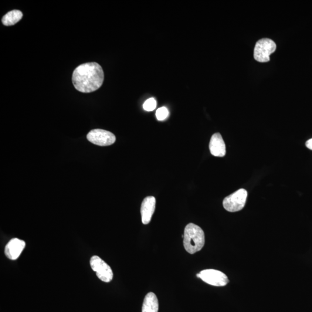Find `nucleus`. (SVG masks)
<instances>
[{"instance_id": "obj_7", "label": "nucleus", "mask_w": 312, "mask_h": 312, "mask_svg": "<svg viewBox=\"0 0 312 312\" xmlns=\"http://www.w3.org/2000/svg\"><path fill=\"white\" fill-rule=\"evenodd\" d=\"M87 139L91 143L100 147L113 145L116 141V137L113 133L102 129L91 130L87 135Z\"/></svg>"}, {"instance_id": "obj_4", "label": "nucleus", "mask_w": 312, "mask_h": 312, "mask_svg": "<svg viewBox=\"0 0 312 312\" xmlns=\"http://www.w3.org/2000/svg\"><path fill=\"white\" fill-rule=\"evenodd\" d=\"M247 196V192L245 189L238 190L224 199V208L230 212L240 211L246 204Z\"/></svg>"}, {"instance_id": "obj_11", "label": "nucleus", "mask_w": 312, "mask_h": 312, "mask_svg": "<svg viewBox=\"0 0 312 312\" xmlns=\"http://www.w3.org/2000/svg\"><path fill=\"white\" fill-rule=\"evenodd\" d=\"M158 301L157 297L154 293H149L145 296L143 305H142V312H158Z\"/></svg>"}, {"instance_id": "obj_10", "label": "nucleus", "mask_w": 312, "mask_h": 312, "mask_svg": "<svg viewBox=\"0 0 312 312\" xmlns=\"http://www.w3.org/2000/svg\"><path fill=\"white\" fill-rule=\"evenodd\" d=\"M209 150L215 157H223L226 155V145L221 134L217 133L212 135L210 141Z\"/></svg>"}, {"instance_id": "obj_12", "label": "nucleus", "mask_w": 312, "mask_h": 312, "mask_svg": "<svg viewBox=\"0 0 312 312\" xmlns=\"http://www.w3.org/2000/svg\"><path fill=\"white\" fill-rule=\"evenodd\" d=\"M23 13L19 10H12L2 17V23L6 26H13L23 18Z\"/></svg>"}, {"instance_id": "obj_1", "label": "nucleus", "mask_w": 312, "mask_h": 312, "mask_svg": "<svg viewBox=\"0 0 312 312\" xmlns=\"http://www.w3.org/2000/svg\"><path fill=\"white\" fill-rule=\"evenodd\" d=\"M73 83L77 90L89 93L99 89L104 80L103 68L96 62L81 64L74 71Z\"/></svg>"}, {"instance_id": "obj_2", "label": "nucleus", "mask_w": 312, "mask_h": 312, "mask_svg": "<svg viewBox=\"0 0 312 312\" xmlns=\"http://www.w3.org/2000/svg\"><path fill=\"white\" fill-rule=\"evenodd\" d=\"M205 245V234L201 227L193 223L186 226L184 235L185 249L190 254L201 250Z\"/></svg>"}, {"instance_id": "obj_9", "label": "nucleus", "mask_w": 312, "mask_h": 312, "mask_svg": "<svg viewBox=\"0 0 312 312\" xmlns=\"http://www.w3.org/2000/svg\"><path fill=\"white\" fill-rule=\"evenodd\" d=\"M156 198L149 196L142 201L141 208L142 222L144 225H148L151 222L152 216L156 208Z\"/></svg>"}, {"instance_id": "obj_5", "label": "nucleus", "mask_w": 312, "mask_h": 312, "mask_svg": "<svg viewBox=\"0 0 312 312\" xmlns=\"http://www.w3.org/2000/svg\"><path fill=\"white\" fill-rule=\"evenodd\" d=\"M90 263L91 269L96 273L98 279L106 283H109L113 279V270L100 257L93 256L91 258Z\"/></svg>"}, {"instance_id": "obj_6", "label": "nucleus", "mask_w": 312, "mask_h": 312, "mask_svg": "<svg viewBox=\"0 0 312 312\" xmlns=\"http://www.w3.org/2000/svg\"><path fill=\"white\" fill-rule=\"evenodd\" d=\"M196 276L200 278L207 284L213 286H225L229 282L228 277L221 271L215 270H205L196 274Z\"/></svg>"}, {"instance_id": "obj_8", "label": "nucleus", "mask_w": 312, "mask_h": 312, "mask_svg": "<svg viewBox=\"0 0 312 312\" xmlns=\"http://www.w3.org/2000/svg\"><path fill=\"white\" fill-rule=\"evenodd\" d=\"M25 247L26 243L24 240L18 238L12 239L5 247V256L10 260L18 259Z\"/></svg>"}, {"instance_id": "obj_15", "label": "nucleus", "mask_w": 312, "mask_h": 312, "mask_svg": "<svg viewBox=\"0 0 312 312\" xmlns=\"http://www.w3.org/2000/svg\"><path fill=\"white\" fill-rule=\"evenodd\" d=\"M306 147L312 151V138L307 141Z\"/></svg>"}, {"instance_id": "obj_3", "label": "nucleus", "mask_w": 312, "mask_h": 312, "mask_svg": "<svg viewBox=\"0 0 312 312\" xmlns=\"http://www.w3.org/2000/svg\"><path fill=\"white\" fill-rule=\"evenodd\" d=\"M276 49L275 42L269 39H261L257 41L254 50V58L257 62L266 63L270 60V55Z\"/></svg>"}, {"instance_id": "obj_14", "label": "nucleus", "mask_w": 312, "mask_h": 312, "mask_svg": "<svg viewBox=\"0 0 312 312\" xmlns=\"http://www.w3.org/2000/svg\"><path fill=\"white\" fill-rule=\"evenodd\" d=\"M169 112L167 108L161 107L156 111V116L158 120H164L168 117Z\"/></svg>"}, {"instance_id": "obj_13", "label": "nucleus", "mask_w": 312, "mask_h": 312, "mask_svg": "<svg viewBox=\"0 0 312 312\" xmlns=\"http://www.w3.org/2000/svg\"><path fill=\"white\" fill-rule=\"evenodd\" d=\"M157 107V102L154 98H151L145 102L144 104V109L145 111L150 112L156 109Z\"/></svg>"}]
</instances>
